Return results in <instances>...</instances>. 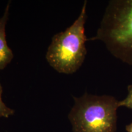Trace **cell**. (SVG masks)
<instances>
[{"label":"cell","mask_w":132,"mask_h":132,"mask_svg":"<svg viewBox=\"0 0 132 132\" xmlns=\"http://www.w3.org/2000/svg\"><path fill=\"white\" fill-rule=\"evenodd\" d=\"M89 40H100L114 57L132 66V0L109 1L96 35Z\"/></svg>","instance_id":"cell-1"},{"label":"cell","mask_w":132,"mask_h":132,"mask_svg":"<svg viewBox=\"0 0 132 132\" xmlns=\"http://www.w3.org/2000/svg\"><path fill=\"white\" fill-rule=\"evenodd\" d=\"M87 1H84L80 14L72 25L52 37L46 59L50 65L61 73L72 74L85 61L87 54L85 23Z\"/></svg>","instance_id":"cell-2"},{"label":"cell","mask_w":132,"mask_h":132,"mask_svg":"<svg viewBox=\"0 0 132 132\" xmlns=\"http://www.w3.org/2000/svg\"><path fill=\"white\" fill-rule=\"evenodd\" d=\"M73 98L75 103L68 116L73 132L116 131L119 101L114 97L85 92Z\"/></svg>","instance_id":"cell-3"},{"label":"cell","mask_w":132,"mask_h":132,"mask_svg":"<svg viewBox=\"0 0 132 132\" xmlns=\"http://www.w3.org/2000/svg\"><path fill=\"white\" fill-rule=\"evenodd\" d=\"M10 4L11 1H9L4 14L0 18V70H3L14 58V53L8 46L6 38V26L9 19Z\"/></svg>","instance_id":"cell-4"},{"label":"cell","mask_w":132,"mask_h":132,"mask_svg":"<svg viewBox=\"0 0 132 132\" xmlns=\"http://www.w3.org/2000/svg\"><path fill=\"white\" fill-rule=\"evenodd\" d=\"M3 86L0 83V118H7L11 116L14 114L15 110L11 109L6 106V105L3 102L2 99Z\"/></svg>","instance_id":"cell-5"},{"label":"cell","mask_w":132,"mask_h":132,"mask_svg":"<svg viewBox=\"0 0 132 132\" xmlns=\"http://www.w3.org/2000/svg\"><path fill=\"white\" fill-rule=\"evenodd\" d=\"M128 94L126 97L122 100L119 101V107L124 106L132 110V85H130L127 87Z\"/></svg>","instance_id":"cell-6"},{"label":"cell","mask_w":132,"mask_h":132,"mask_svg":"<svg viewBox=\"0 0 132 132\" xmlns=\"http://www.w3.org/2000/svg\"><path fill=\"white\" fill-rule=\"evenodd\" d=\"M125 130H126L127 132H132V123L126 125Z\"/></svg>","instance_id":"cell-7"}]
</instances>
